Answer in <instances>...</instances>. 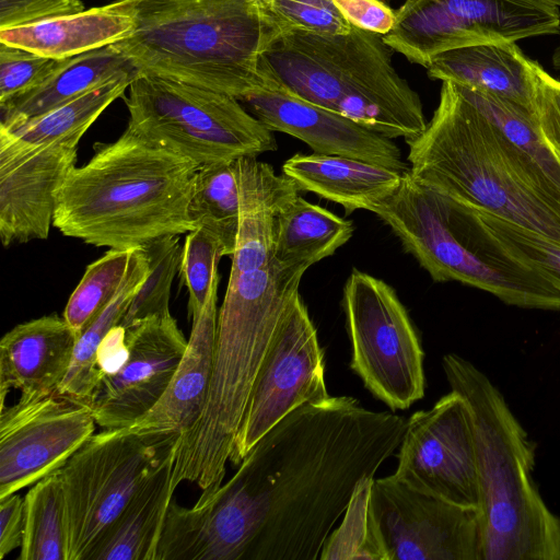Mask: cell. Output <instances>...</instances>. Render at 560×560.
<instances>
[{"label":"cell","instance_id":"cell-1","mask_svg":"<svg viewBox=\"0 0 560 560\" xmlns=\"http://www.w3.org/2000/svg\"><path fill=\"white\" fill-rule=\"evenodd\" d=\"M407 420L350 396L277 423L191 508L172 499L155 560H317L357 486L398 450Z\"/></svg>","mask_w":560,"mask_h":560},{"label":"cell","instance_id":"cell-2","mask_svg":"<svg viewBox=\"0 0 560 560\" xmlns=\"http://www.w3.org/2000/svg\"><path fill=\"white\" fill-rule=\"evenodd\" d=\"M132 33L114 46L138 74L180 81L240 101L276 91L262 55L283 33L260 0H115Z\"/></svg>","mask_w":560,"mask_h":560},{"label":"cell","instance_id":"cell-3","mask_svg":"<svg viewBox=\"0 0 560 560\" xmlns=\"http://www.w3.org/2000/svg\"><path fill=\"white\" fill-rule=\"evenodd\" d=\"M307 268L272 258L264 267L230 273L218 313L208 397L176 446L174 487L195 482L209 495L223 483L255 378Z\"/></svg>","mask_w":560,"mask_h":560},{"label":"cell","instance_id":"cell-4","mask_svg":"<svg viewBox=\"0 0 560 560\" xmlns=\"http://www.w3.org/2000/svg\"><path fill=\"white\" fill-rule=\"evenodd\" d=\"M93 148L57 196L54 226L65 236L125 249L197 229L189 215L197 164L127 128Z\"/></svg>","mask_w":560,"mask_h":560},{"label":"cell","instance_id":"cell-5","mask_svg":"<svg viewBox=\"0 0 560 560\" xmlns=\"http://www.w3.org/2000/svg\"><path fill=\"white\" fill-rule=\"evenodd\" d=\"M406 142L420 184L560 244V187L455 83L442 82L431 120Z\"/></svg>","mask_w":560,"mask_h":560},{"label":"cell","instance_id":"cell-6","mask_svg":"<svg viewBox=\"0 0 560 560\" xmlns=\"http://www.w3.org/2000/svg\"><path fill=\"white\" fill-rule=\"evenodd\" d=\"M451 390L467 402L478 475L480 560H560V517L532 477L534 446L503 395L455 353L442 359Z\"/></svg>","mask_w":560,"mask_h":560},{"label":"cell","instance_id":"cell-7","mask_svg":"<svg viewBox=\"0 0 560 560\" xmlns=\"http://www.w3.org/2000/svg\"><path fill=\"white\" fill-rule=\"evenodd\" d=\"M382 35L292 30L264 52L278 90L343 115L387 138L418 137L427 119L418 93L393 65Z\"/></svg>","mask_w":560,"mask_h":560},{"label":"cell","instance_id":"cell-8","mask_svg":"<svg viewBox=\"0 0 560 560\" xmlns=\"http://www.w3.org/2000/svg\"><path fill=\"white\" fill-rule=\"evenodd\" d=\"M371 212L435 282L458 281L517 307L560 311V290L549 277L508 253L470 207L420 184L409 171Z\"/></svg>","mask_w":560,"mask_h":560},{"label":"cell","instance_id":"cell-9","mask_svg":"<svg viewBox=\"0 0 560 560\" xmlns=\"http://www.w3.org/2000/svg\"><path fill=\"white\" fill-rule=\"evenodd\" d=\"M177 432L104 429L57 470L66 560H90L135 493L175 455Z\"/></svg>","mask_w":560,"mask_h":560},{"label":"cell","instance_id":"cell-10","mask_svg":"<svg viewBox=\"0 0 560 560\" xmlns=\"http://www.w3.org/2000/svg\"><path fill=\"white\" fill-rule=\"evenodd\" d=\"M124 100L128 130L199 167L278 148L272 131L229 94L137 73Z\"/></svg>","mask_w":560,"mask_h":560},{"label":"cell","instance_id":"cell-11","mask_svg":"<svg viewBox=\"0 0 560 560\" xmlns=\"http://www.w3.org/2000/svg\"><path fill=\"white\" fill-rule=\"evenodd\" d=\"M351 370L393 411L425 392L424 352L407 310L385 281L353 269L343 287Z\"/></svg>","mask_w":560,"mask_h":560},{"label":"cell","instance_id":"cell-12","mask_svg":"<svg viewBox=\"0 0 560 560\" xmlns=\"http://www.w3.org/2000/svg\"><path fill=\"white\" fill-rule=\"evenodd\" d=\"M384 42L428 68L438 54L560 33V11L542 0H407Z\"/></svg>","mask_w":560,"mask_h":560},{"label":"cell","instance_id":"cell-13","mask_svg":"<svg viewBox=\"0 0 560 560\" xmlns=\"http://www.w3.org/2000/svg\"><path fill=\"white\" fill-rule=\"evenodd\" d=\"M329 397L324 352L299 294L282 319L255 378L230 462L238 466L254 445L293 410Z\"/></svg>","mask_w":560,"mask_h":560},{"label":"cell","instance_id":"cell-14","mask_svg":"<svg viewBox=\"0 0 560 560\" xmlns=\"http://www.w3.org/2000/svg\"><path fill=\"white\" fill-rule=\"evenodd\" d=\"M390 477L450 503L478 508L472 419L458 393L451 390L432 408L407 419L397 468Z\"/></svg>","mask_w":560,"mask_h":560},{"label":"cell","instance_id":"cell-15","mask_svg":"<svg viewBox=\"0 0 560 560\" xmlns=\"http://www.w3.org/2000/svg\"><path fill=\"white\" fill-rule=\"evenodd\" d=\"M90 402L60 393L0 408V499L57 471L94 434Z\"/></svg>","mask_w":560,"mask_h":560},{"label":"cell","instance_id":"cell-16","mask_svg":"<svg viewBox=\"0 0 560 560\" xmlns=\"http://www.w3.org/2000/svg\"><path fill=\"white\" fill-rule=\"evenodd\" d=\"M371 508L387 560H480L477 509L373 479Z\"/></svg>","mask_w":560,"mask_h":560},{"label":"cell","instance_id":"cell-17","mask_svg":"<svg viewBox=\"0 0 560 560\" xmlns=\"http://www.w3.org/2000/svg\"><path fill=\"white\" fill-rule=\"evenodd\" d=\"M125 341L126 358L115 372L102 375L91 401L103 429L129 428L154 407L188 342L170 312L132 323Z\"/></svg>","mask_w":560,"mask_h":560},{"label":"cell","instance_id":"cell-18","mask_svg":"<svg viewBox=\"0 0 560 560\" xmlns=\"http://www.w3.org/2000/svg\"><path fill=\"white\" fill-rule=\"evenodd\" d=\"M78 147L33 143L0 126V240L4 247L46 240Z\"/></svg>","mask_w":560,"mask_h":560},{"label":"cell","instance_id":"cell-19","mask_svg":"<svg viewBox=\"0 0 560 560\" xmlns=\"http://www.w3.org/2000/svg\"><path fill=\"white\" fill-rule=\"evenodd\" d=\"M243 102L268 129L303 141L314 153L358 159L399 173L409 171L390 138L336 112L280 90L252 94Z\"/></svg>","mask_w":560,"mask_h":560},{"label":"cell","instance_id":"cell-20","mask_svg":"<svg viewBox=\"0 0 560 560\" xmlns=\"http://www.w3.org/2000/svg\"><path fill=\"white\" fill-rule=\"evenodd\" d=\"M78 335L56 314L16 325L0 341V398L10 389L20 397L49 394L63 381Z\"/></svg>","mask_w":560,"mask_h":560},{"label":"cell","instance_id":"cell-21","mask_svg":"<svg viewBox=\"0 0 560 560\" xmlns=\"http://www.w3.org/2000/svg\"><path fill=\"white\" fill-rule=\"evenodd\" d=\"M218 277L192 322L185 353L162 397L131 427L133 431L186 433L198 421L210 387L218 323Z\"/></svg>","mask_w":560,"mask_h":560},{"label":"cell","instance_id":"cell-22","mask_svg":"<svg viewBox=\"0 0 560 560\" xmlns=\"http://www.w3.org/2000/svg\"><path fill=\"white\" fill-rule=\"evenodd\" d=\"M237 167L240 217L230 273L264 267L273 258L277 217L300 191L294 180L257 156L238 158Z\"/></svg>","mask_w":560,"mask_h":560},{"label":"cell","instance_id":"cell-23","mask_svg":"<svg viewBox=\"0 0 560 560\" xmlns=\"http://www.w3.org/2000/svg\"><path fill=\"white\" fill-rule=\"evenodd\" d=\"M427 70L433 80L491 93L533 113L535 61L521 50L516 42L451 49L434 56Z\"/></svg>","mask_w":560,"mask_h":560},{"label":"cell","instance_id":"cell-24","mask_svg":"<svg viewBox=\"0 0 560 560\" xmlns=\"http://www.w3.org/2000/svg\"><path fill=\"white\" fill-rule=\"evenodd\" d=\"M131 12L120 2L85 9L39 22L0 30V42L65 59L116 44L133 31Z\"/></svg>","mask_w":560,"mask_h":560},{"label":"cell","instance_id":"cell-25","mask_svg":"<svg viewBox=\"0 0 560 560\" xmlns=\"http://www.w3.org/2000/svg\"><path fill=\"white\" fill-rule=\"evenodd\" d=\"M300 190L340 205L347 214L372 211L399 186L402 173L358 159L312 153L295 154L282 165Z\"/></svg>","mask_w":560,"mask_h":560},{"label":"cell","instance_id":"cell-26","mask_svg":"<svg viewBox=\"0 0 560 560\" xmlns=\"http://www.w3.org/2000/svg\"><path fill=\"white\" fill-rule=\"evenodd\" d=\"M135 73L114 44L65 58L36 88L0 104V126L10 128L33 119L103 83Z\"/></svg>","mask_w":560,"mask_h":560},{"label":"cell","instance_id":"cell-27","mask_svg":"<svg viewBox=\"0 0 560 560\" xmlns=\"http://www.w3.org/2000/svg\"><path fill=\"white\" fill-rule=\"evenodd\" d=\"M174 457L135 493L90 560H154L173 499Z\"/></svg>","mask_w":560,"mask_h":560},{"label":"cell","instance_id":"cell-28","mask_svg":"<svg viewBox=\"0 0 560 560\" xmlns=\"http://www.w3.org/2000/svg\"><path fill=\"white\" fill-rule=\"evenodd\" d=\"M353 232L351 221L296 195L277 217L273 258L310 268L331 256L351 238Z\"/></svg>","mask_w":560,"mask_h":560},{"label":"cell","instance_id":"cell-29","mask_svg":"<svg viewBox=\"0 0 560 560\" xmlns=\"http://www.w3.org/2000/svg\"><path fill=\"white\" fill-rule=\"evenodd\" d=\"M149 271L142 247L132 250L128 272L112 301L78 337L69 370L58 387L62 394L90 402L101 381L97 352L106 335L122 320Z\"/></svg>","mask_w":560,"mask_h":560},{"label":"cell","instance_id":"cell-30","mask_svg":"<svg viewBox=\"0 0 560 560\" xmlns=\"http://www.w3.org/2000/svg\"><path fill=\"white\" fill-rule=\"evenodd\" d=\"M189 215L196 228L206 229L221 242L225 256H232L240 217L237 159L198 168Z\"/></svg>","mask_w":560,"mask_h":560},{"label":"cell","instance_id":"cell-31","mask_svg":"<svg viewBox=\"0 0 560 560\" xmlns=\"http://www.w3.org/2000/svg\"><path fill=\"white\" fill-rule=\"evenodd\" d=\"M136 74L110 80L38 117L4 128L33 143L62 142L79 145L100 115L115 100L124 96Z\"/></svg>","mask_w":560,"mask_h":560},{"label":"cell","instance_id":"cell-32","mask_svg":"<svg viewBox=\"0 0 560 560\" xmlns=\"http://www.w3.org/2000/svg\"><path fill=\"white\" fill-rule=\"evenodd\" d=\"M20 560H66L65 505L58 472L33 485L24 497Z\"/></svg>","mask_w":560,"mask_h":560},{"label":"cell","instance_id":"cell-33","mask_svg":"<svg viewBox=\"0 0 560 560\" xmlns=\"http://www.w3.org/2000/svg\"><path fill=\"white\" fill-rule=\"evenodd\" d=\"M132 250L109 248L88 265L63 312V318L78 337L119 290L128 272Z\"/></svg>","mask_w":560,"mask_h":560},{"label":"cell","instance_id":"cell-34","mask_svg":"<svg viewBox=\"0 0 560 560\" xmlns=\"http://www.w3.org/2000/svg\"><path fill=\"white\" fill-rule=\"evenodd\" d=\"M457 88L467 101L560 187V165L544 144L530 110L491 93L460 85Z\"/></svg>","mask_w":560,"mask_h":560},{"label":"cell","instance_id":"cell-35","mask_svg":"<svg viewBox=\"0 0 560 560\" xmlns=\"http://www.w3.org/2000/svg\"><path fill=\"white\" fill-rule=\"evenodd\" d=\"M373 479L357 486L340 525L324 544L320 560H387L371 508Z\"/></svg>","mask_w":560,"mask_h":560},{"label":"cell","instance_id":"cell-36","mask_svg":"<svg viewBox=\"0 0 560 560\" xmlns=\"http://www.w3.org/2000/svg\"><path fill=\"white\" fill-rule=\"evenodd\" d=\"M141 247L148 257L149 271L119 324L124 328L149 316L170 312L171 287L180 265L183 247L178 235L159 237Z\"/></svg>","mask_w":560,"mask_h":560},{"label":"cell","instance_id":"cell-37","mask_svg":"<svg viewBox=\"0 0 560 560\" xmlns=\"http://www.w3.org/2000/svg\"><path fill=\"white\" fill-rule=\"evenodd\" d=\"M470 208L508 253L549 277L560 290V244L558 242L481 209Z\"/></svg>","mask_w":560,"mask_h":560},{"label":"cell","instance_id":"cell-38","mask_svg":"<svg viewBox=\"0 0 560 560\" xmlns=\"http://www.w3.org/2000/svg\"><path fill=\"white\" fill-rule=\"evenodd\" d=\"M225 256L221 242L203 228L187 233L180 257V276L188 289L189 314L200 315L210 289L219 277V262Z\"/></svg>","mask_w":560,"mask_h":560},{"label":"cell","instance_id":"cell-39","mask_svg":"<svg viewBox=\"0 0 560 560\" xmlns=\"http://www.w3.org/2000/svg\"><path fill=\"white\" fill-rule=\"evenodd\" d=\"M285 32L292 30L317 34H345L352 25L332 0H260Z\"/></svg>","mask_w":560,"mask_h":560},{"label":"cell","instance_id":"cell-40","mask_svg":"<svg viewBox=\"0 0 560 560\" xmlns=\"http://www.w3.org/2000/svg\"><path fill=\"white\" fill-rule=\"evenodd\" d=\"M61 60L0 42V104L36 88Z\"/></svg>","mask_w":560,"mask_h":560},{"label":"cell","instance_id":"cell-41","mask_svg":"<svg viewBox=\"0 0 560 560\" xmlns=\"http://www.w3.org/2000/svg\"><path fill=\"white\" fill-rule=\"evenodd\" d=\"M535 74L533 115L544 144L560 165V78L536 61Z\"/></svg>","mask_w":560,"mask_h":560},{"label":"cell","instance_id":"cell-42","mask_svg":"<svg viewBox=\"0 0 560 560\" xmlns=\"http://www.w3.org/2000/svg\"><path fill=\"white\" fill-rule=\"evenodd\" d=\"M85 10L81 0H0V30Z\"/></svg>","mask_w":560,"mask_h":560},{"label":"cell","instance_id":"cell-43","mask_svg":"<svg viewBox=\"0 0 560 560\" xmlns=\"http://www.w3.org/2000/svg\"><path fill=\"white\" fill-rule=\"evenodd\" d=\"M342 16L361 30L385 35L396 22V13L382 0H332Z\"/></svg>","mask_w":560,"mask_h":560},{"label":"cell","instance_id":"cell-44","mask_svg":"<svg viewBox=\"0 0 560 560\" xmlns=\"http://www.w3.org/2000/svg\"><path fill=\"white\" fill-rule=\"evenodd\" d=\"M24 529V499L16 492L0 499V559L21 548Z\"/></svg>","mask_w":560,"mask_h":560},{"label":"cell","instance_id":"cell-45","mask_svg":"<svg viewBox=\"0 0 560 560\" xmlns=\"http://www.w3.org/2000/svg\"><path fill=\"white\" fill-rule=\"evenodd\" d=\"M552 66L556 70L560 71V43L552 54Z\"/></svg>","mask_w":560,"mask_h":560},{"label":"cell","instance_id":"cell-46","mask_svg":"<svg viewBox=\"0 0 560 560\" xmlns=\"http://www.w3.org/2000/svg\"><path fill=\"white\" fill-rule=\"evenodd\" d=\"M542 1H546V2H548L550 4H553L557 8H560V0H542Z\"/></svg>","mask_w":560,"mask_h":560}]
</instances>
